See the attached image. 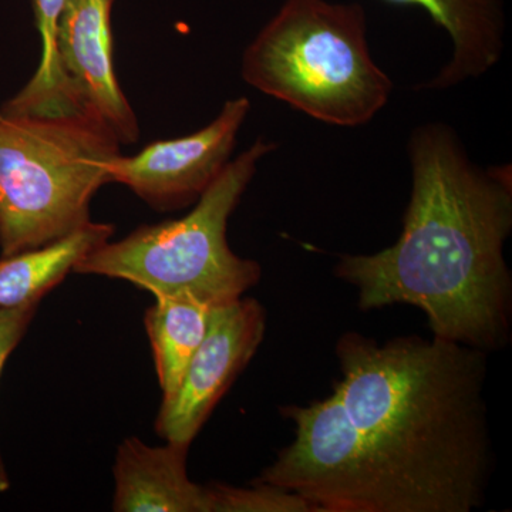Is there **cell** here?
Listing matches in <instances>:
<instances>
[{"mask_svg":"<svg viewBox=\"0 0 512 512\" xmlns=\"http://www.w3.org/2000/svg\"><path fill=\"white\" fill-rule=\"evenodd\" d=\"M276 148L278 144L258 138L225 165L185 217L141 225L120 241H107L84 256L73 272L123 279L154 298L190 293L212 305L242 298L261 279V266L229 248L228 221L259 161Z\"/></svg>","mask_w":512,"mask_h":512,"instance_id":"obj_5","label":"cell"},{"mask_svg":"<svg viewBox=\"0 0 512 512\" xmlns=\"http://www.w3.org/2000/svg\"><path fill=\"white\" fill-rule=\"evenodd\" d=\"M113 234V225L90 221L52 244L2 256L0 309L42 301L84 256L106 244Z\"/></svg>","mask_w":512,"mask_h":512,"instance_id":"obj_12","label":"cell"},{"mask_svg":"<svg viewBox=\"0 0 512 512\" xmlns=\"http://www.w3.org/2000/svg\"><path fill=\"white\" fill-rule=\"evenodd\" d=\"M114 0H64L56 52L74 100L103 121L121 146L136 144L140 126L121 90L113 57Z\"/></svg>","mask_w":512,"mask_h":512,"instance_id":"obj_9","label":"cell"},{"mask_svg":"<svg viewBox=\"0 0 512 512\" xmlns=\"http://www.w3.org/2000/svg\"><path fill=\"white\" fill-rule=\"evenodd\" d=\"M210 512H312L311 505L299 495L256 483L251 488L208 485Z\"/></svg>","mask_w":512,"mask_h":512,"instance_id":"obj_15","label":"cell"},{"mask_svg":"<svg viewBox=\"0 0 512 512\" xmlns=\"http://www.w3.org/2000/svg\"><path fill=\"white\" fill-rule=\"evenodd\" d=\"M281 413L295 424V440L256 483L299 495L312 512H412L399 484L363 447L335 389L325 400Z\"/></svg>","mask_w":512,"mask_h":512,"instance_id":"obj_6","label":"cell"},{"mask_svg":"<svg viewBox=\"0 0 512 512\" xmlns=\"http://www.w3.org/2000/svg\"><path fill=\"white\" fill-rule=\"evenodd\" d=\"M188 444L150 447L131 437L120 444L114 464L113 510L117 512H210L208 485L187 473Z\"/></svg>","mask_w":512,"mask_h":512,"instance_id":"obj_10","label":"cell"},{"mask_svg":"<svg viewBox=\"0 0 512 512\" xmlns=\"http://www.w3.org/2000/svg\"><path fill=\"white\" fill-rule=\"evenodd\" d=\"M266 313L251 298L215 306L210 329L171 396L163 397L156 430L165 441L190 444L251 362L264 340Z\"/></svg>","mask_w":512,"mask_h":512,"instance_id":"obj_8","label":"cell"},{"mask_svg":"<svg viewBox=\"0 0 512 512\" xmlns=\"http://www.w3.org/2000/svg\"><path fill=\"white\" fill-rule=\"evenodd\" d=\"M412 192L392 247L346 254L336 278L355 286L362 311L412 305L436 338L485 353L511 338L512 165L481 167L453 127L426 123L407 143Z\"/></svg>","mask_w":512,"mask_h":512,"instance_id":"obj_1","label":"cell"},{"mask_svg":"<svg viewBox=\"0 0 512 512\" xmlns=\"http://www.w3.org/2000/svg\"><path fill=\"white\" fill-rule=\"evenodd\" d=\"M249 111L247 97L228 100L208 126L190 136L156 141L136 156L113 158L107 181L126 185L156 211L195 204L231 161Z\"/></svg>","mask_w":512,"mask_h":512,"instance_id":"obj_7","label":"cell"},{"mask_svg":"<svg viewBox=\"0 0 512 512\" xmlns=\"http://www.w3.org/2000/svg\"><path fill=\"white\" fill-rule=\"evenodd\" d=\"M215 306L181 293L156 296V303L147 309V335L163 397L177 390L192 356L207 336Z\"/></svg>","mask_w":512,"mask_h":512,"instance_id":"obj_13","label":"cell"},{"mask_svg":"<svg viewBox=\"0 0 512 512\" xmlns=\"http://www.w3.org/2000/svg\"><path fill=\"white\" fill-rule=\"evenodd\" d=\"M241 76L258 92L338 127L370 123L394 89L370 52L359 2L285 0L244 50Z\"/></svg>","mask_w":512,"mask_h":512,"instance_id":"obj_3","label":"cell"},{"mask_svg":"<svg viewBox=\"0 0 512 512\" xmlns=\"http://www.w3.org/2000/svg\"><path fill=\"white\" fill-rule=\"evenodd\" d=\"M423 10L451 40L450 60L414 90H448L480 79L500 63L505 49V0H383Z\"/></svg>","mask_w":512,"mask_h":512,"instance_id":"obj_11","label":"cell"},{"mask_svg":"<svg viewBox=\"0 0 512 512\" xmlns=\"http://www.w3.org/2000/svg\"><path fill=\"white\" fill-rule=\"evenodd\" d=\"M121 144L82 109L0 110V251L52 244L90 222V204L107 181Z\"/></svg>","mask_w":512,"mask_h":512,"instance_id":"obj_4","label":"cell"},{"mask_svg":"<svg viewBox=\"0 0 512 512\" xmlns=\"http://www.w3.org/2000/svg\"><path fill=\"white\" fill-rule=\"evenodd\" d=\"M487 355L436 336L379 345L348 332L336 343L342 380L335 390L363 447L412 512L483 507L493 468Z\"/></svg>","mask_w":512,"mask_h":512,"instance_id":"obj_2","label":"cell"},{"mask_svg":"<svg viewBox=\"0 0 512 512\" xmlns=\"http://www.w3.org/2000/svg\"><path fill=\"white\" fill-rule=\"evenodd\" d=\"M39 303L40 301H30L15 306V308L0 309V375H2L3 366H5L10 353L19 345L30 322L35 318ZM9 487L8 471H6L2 454H0V493H5Z\"/></svg>","mask_w":512,"mask_h":512,"instance_id":"obj_16","label":"cell"},{"mask_svg":"<svg viewBox=\"0 0 512 512\" xmlns=\"http://www.w3.org/2000/svg\"><path fill=\"white\" fill-rule=\"evenodd\" d=\"M63 6L64 0H33L36 26L42 39V57L29 83L8 100L15 109H39L47 104L72 100V92L60 70L56 52L57 23Z\"/></svg>","mask_w":512,"mask_h":512,"instance_id":"obj_14","label":"cell"}]
</instances>
